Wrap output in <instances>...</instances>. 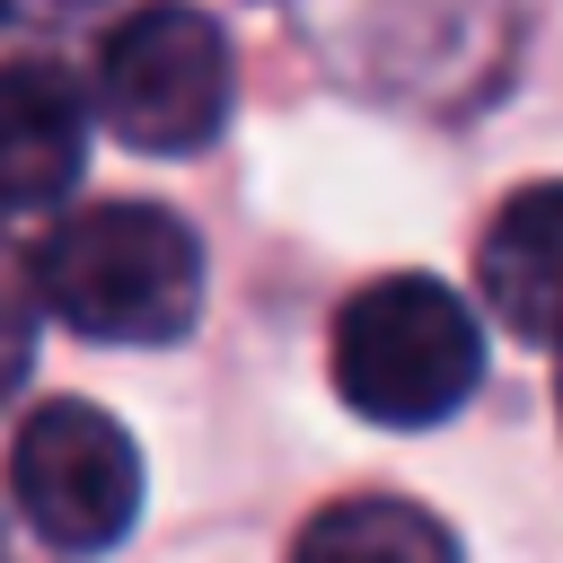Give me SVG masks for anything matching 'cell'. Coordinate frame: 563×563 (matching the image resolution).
<instances>
[{
    "label": "cell",
    "instance_id": "obj_2",
    "mask_svg": "<svg viewBox=\"0 0 563 563\" xmlns=\"http://www.w3.org/2000/svg\"><path fill=\"white\" fill-rule=\"evenodd\" d=\"M484 378L475 308L431 273H387L334 308V396L361 422L422 431L449 422Z\"/></svg>",
    "mask_w": 563,
    "mask_h": 563
},
{
    "label": "cell",
    "instance_id": "obj_5",
    "mask_svg": "<svg viewBox=\"0 0 563 563\" xmlns=\"http://www.w3.org/2000/svg\"><path fill=\"white\" fill-rule=\"evenodd\" d=\"M88 106L62 62H0V211H53L88 167Z\"/></svg>",
    "mask_w": 563,
    "mask_h": 563
},
{
    "label": "cell",
    "instance_id": "obj_11",
    "mask_svg": "<svg viewBox=\"0 0 563 563\" xmlns=\"http://www.w3.org/2000/svg\"><path fill=\"white\" fill-rule=\"evenodd\" d=\"M0 563H18V554H9V537H0Z\"/></svg>",
    "mask_w": 563,
    "mask_h": 563
},
{
    "label": "cell",
    "instance_id": "obj_4",
    "mask_svg": "<svg viewBox=\"0 0 563 563\" xmlns=\"http://www.w3.org/2000/svg\"><path fill=\"white\" fill-rule=\"evenodd\" d=\"M9 493L53 554H106L141 519V449L106 405L53 396L9 431Z\"/></svg>",
    "mask_w": 563,
    "mask_h": 563
},
{
    "label": "cell",
    "instance_id": "obj_7",
    "mask_svg": "<svg viewBox=\"0 0 563 563\" xmlns=\"http://www.w3.org/2000/svg\"><path fill=\"white\" fill-rule=\"evenodd\" d=\"M290 563H457V537L422 510V501H396V493H343L325 501Z\"/></svg>",
    "mask_w": 563,
    "mask_h": 563
},
{
    "label": "cell",
    "instance_id": "obj_9",
    "mask_svg": "<svg viewBox=\"0 0 563 563\" xmlns=\"http://www.w3.org/2000/svg\"><path fill=\"white\" fill-rule=\"evenodd\" d=\"M97 0H0V18H79Z\"/></svg>",
    "mask_w": 563,
    "mask_h": 563
},
{
    "label": "cell",
    "instance_id": "obj_3",
    "mask_svg": "<svg viewBox=\"0 0 563 563\" xmlns=\"http://www.w3.org/2000/svg\"><path fill=\"white\" fill-rule=\"evenodd\" d=\"M88 88L114 141L185 158L229 123V35L185 0H141L106 26Z\"/></svg>",
    "mask_w": 563,
    "mask_h": 563
},
{
    "label": "cell",
    "instance_id": "obj_6",
    "mask_svg": "<svg viewBox=\"0 0 563 563\" xmlns=\"http://www.w3.org/2000/svg\"><path fill=\"white\" fill-rule=\"evenodd\" d=\"M475 273H484V299L510 334L563 352V185H519L493 211Z\"/></svg>",
    "mask_w": 563,
    "mask_h": 563
},
{
    "label": "cell",
    "instance_id": "obj_1",
    "mask_svg": "<svg viewBox=\"0 0 563 563\" xmlns=\"http://www.w3.org/2000/svg\"><path fill=\"white\" fill-rule=\"evenodd\" d=\"M35 290L88 343H176L202 308V246L158 202H88L44 229Z\"/></svg>",
    "mask_w": 563,
    "mask_h": 563
},
{
    "label": "cell",
    "instance_id": "obj_10",
    "mask_svg": "<svg viewBox=\"0 0 563 563\" xmlns=\"http://www.w3.org/2000/svg\"><path fill=\"white\" fill-rule=\"evenodd\" d=\"M554 413H563V369H554Z\"/></svg>",
    "mask_w": 563,
    "mask_h": 563
},
{
    "label": "cell",
    "instance_id": "obj_8",
    "mask_svg": "<svg viewBox=\"0 0 563 563\" xmlns=\"http://www.w3.org/2000/svg\"><path fill=\"white\" fill-rule=\"evenodd\" d=\"M35 308H44V290H35V255H18V246L0 238V396L26 378V352H35Z\"/></svg>",
    "mask_w": 563,
    "mask_h": 563
}]
</instances>
